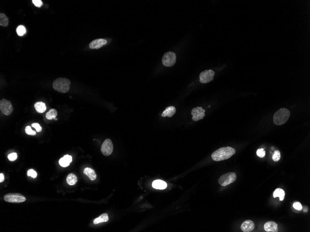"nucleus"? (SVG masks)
Wrapping results in <instances>:
<instances>
[{
    "label": "nucleus",
    "instance_id": "19",
    "mask_svg": "<svg viewBox=\"0 0 310 232\" xmlns=\"http://www.w3.org/2000/svg\"><path fill=\"white\" fill-rule=\"evenodd\" d=\"M108 220H109L108 215L107 214L105 213V214H102L98 218L95 219L93 221V223L94 224H97L98 223L108 222Z\"/></svg>",
    "mask_w": 310,
    "mask_h": 232
},
{
    "label": "nucleus",
    "instance_id": "2",
    "mask_svg": "<svg viewBox=\"0 0 310 232\" xmlns=\"http://www.w3.org/2000/svg\"><path fill=\"white\" fill-rule=\"evenodd\" d=\"M290 112L288 109L281 108L275 113L274 116V123L278 126L282 125L288 120Z\"/></svg>",
    "mask_w": 310,
    "mask_h": 232
},
{
    "label": "nucleus",
    "instance_id": "17",
    "mask_svg": "<svg viewBox=\"0 0 310 232\" xmlns=\"http://www.w3.org/2000/svg\"><path fill=\"white\" fill-rule=\"evenodd\" d=\"M34 107L37 112L39 113H44L47 109L46 104L42 102H37L34 104Z\"/></svg>",
    "mask_w": 310,
    "mask_h": 232
},
{
    "label": "nucleus",
    "instance_id": "22",
    "mask_svg": "<svg viewBox=\"0 0 310 232\" xmlns=\"http://www.w3.org/2000/svg\"><path fill=\"white\" fill-rule=\"evenodd\" d=\"M57 111L54 109H51L46 114V117L48 120L55 119L57 116Z\"/></svg>",
    "mask_w": 310,
    "mask_h": 232
},
{
    "label": "nucleus",
    "instance_id": "18",
    "mask_svg": "<svg viewBox=\"0 0 310 232\" xmlns=\"http://www.w3.org/2000/svg\"><path fill=\"white\" fill-rule=\"evenodd\" d=\"M273 196L274 198L279 197V200L281 201H282L285 198V192L282 189L278 188L274 191Z\"/></svg>",
    "mask_w": 310,
    "mask_h": 232
},
{
    "label": "nucleus",
    "instance_id": "28",
    "mask_svg": "<svg viewBox=\"0 0 310 232\" xmlns=\"http://www.w3.org/2000/svg\"><path fill=\"white\" fill-rule=\"evenodd\" d=\"M256 154L258 156H259L260 158H263L265 155V151L264 150V149H259L257 151Z\"/></svg>",
    "mask_w": 310,
    "mask_h": 232
},
{
    "label": "nucleus",
    "instance_id": "26",
    "mask_svg": "<svg viewBox=\"0 0 310 232\" xmlns=\"http://www.w3.org/2000/svg\"><path fill=\"white\" fill-rule=\"evenodd\" d=\"M25 132L27 134L30 135H36V132L33 130L32 129H31V127L30 126H27L25 128Z\"/></svg>",
    "mask_w": 310,
    "mask_h": 232
},
{
    "label": "nucleus",
    "instance_id": "4",
    "mask_svg": "<svg viewBox=\"0 0 310 232\" xmlns=\"http://www.w3.org/2000/svg\"><path fill=\"white\" fill-rule=\"evenodd\" d=\"M237 179L235 173L231 172L221 176L218 179V183L221 186H226L233 183Z\"/></svg>",
    "mask_w": 310,
    "mask_h": 232
},
{
    "label": "nucleus",
    "instance_id": "1",
    "mask_svg": "<svg viewBox=\"0 0 310 232\" xmlns=\"http://www.w3.org/2000/svg\"><path fill=\"white\" fill-rule=\"evenodd\" d=\"M235 149L233 148L230 146L224 147L215 151L211 155V158L215 161H223L229 159L235 155Z\"/></svg>",
    "mask_w": 310,
    "mask_h": 232
},
{
    "label": "nucleus",
    "instance_id": "20",
    "mask_svg": "<svg viewBox=\"0 0 310 232\" xmlns=\"http://www.w3.org/2000/svg\"><path fill=\"white\" fill-rule=\"evenodd\" d=\"M78 181V179L75 174L70 173L68 175L66 178V182L68 184L70 185H73L75 184Z\"/></svg>",
    "mask_w": 310,
    "mask_h": 232
},
{
    "label": "nucleus",
    "instance_id": "3",
    "mask_svg": "<svg viewBox=\"0 0 310 232\" xmlns=\"http://www.w3.org/2000/svg\"><path fill=\"white\" fill-rule=\"evenodd\" d=\"M71 82L66 78H58L53 82V87L54 90L60 93L67 92L70 89Z\"/></svg>",
    "mask_w": 310,
    "mask_h": 232
},
{
    "label": "nucleus",
    "instance_id": "12",
    "mask_svg": "<svg viewBox=\"0 0 310 232\" xmlns=\"http://www.w3.org/2000/svg\"><path fill=\"white\" fill-rule=\"evenodd\" d=\"M255 227V225L254 222L251 220H247L243 222L242 224L240 229L242 231L244 232H251L254 230Z\"/></svg>",
    "mask_w": 310,
    "mask_h": 232
},
{
    "label": "nucleus",
    "instance_id": "36",
    "mask_svg": "<svg viewBox=\"0 0 310 232\" xmlns=\"http://www.w3.org/2000/svg\"><path fill=\"white\" fill-rule=\"evenodd\" d=\"M55 120L57 121V120L58 119H57V118H55Z\"/></svg>",
    "mask_w": 310,
    "mask_h": 232
},
{
    "label": "nucleus",
    "instance_id": "32",
    "mask_svg": "<svg viewBox=\"0 0 310 232\" xmlns=\"http://www.w3.org/2000/svg\"><path fill=\"white\" fill-rule=\"evenodd\" d=\"M32 126L36 129L37 132H40L42 130V127L38 123H34L32 124Z\"/></svg>",
    "mask_w": 310,
    "mask_h": 232
},
{
    "label": "nucleus",
    "instance_id": "34",
    "mask_svg": "<svg viewBox=\"0 0 310 232\" xmlns=\"http://www.w3.org/2000/svg\"><path fill=\"white\" fill-rule=\"evenodd\" d=\"M4 180V176L2 173L0 174V183H2Z\"/></svg>",
    "mask_w": 310,
    "mask_h": 232
},
{
    "label": "nucleus",
    "instance_id": "6",
    "mask_svg": "<svg viewBox=\"0 0 310 232\" xmlns=\"http://www.w3.org/2000/svg\"><path fill=\"white\" fill-rule=\"evenodd\" d=\"M176 57L175 53L171 52L165 53L162 57V63L164 66L171 67L175 64Z\"/></svg>",
    "mask_w": 310,
    "mask_h": 232
},
{
    "label": "nucleus",
    "instance_id": "25",
    "mask_svg": "<svg viewBox=\"0 0 310 232\" xmlns=\"http://www.w3.org/2000/svg\"><path fill=\"white\" fill-rule=\"evenodd\" d=\"M280 157H281V155H280V152L278 150H276L275 151L272 156V160H274V162H278L280 159Z\"/></svg>",
    "mask_w": 310,
    "mask_h": 232
},
{
    "label": "nucleus",
    "instance_id": "11",
    "mask_svg": "<svg viewBox=\"0 0 310 232\" xmlns=\"http://www.w3.org/2000/svg\"><path fill=\"white\" fill-rule=\"evenodd\" d=\"M107 40L103 39H98L92 41L89 45L92 49H98L107 43Z\"/></svg>",
    "mask_w": 310,
    "mask_h": 232
},
{
    "label": "nucleus",
    "instance_id": "21",
    "mask_svg": "<svg viewBox=\"0 0 310 232\" xmlns=\"http://www.w3.org/2000/svg\"><path fill=\"white\" fill-rule=\"evenodd\" d=\"M8 22H9V21H8V17H7V15L5 14L1 13L0 14V26H3V27H7L8 26Z\"/></svg>",
    "mask_w": 310,
    "mask_h": 232
},
{
    "label": "nucleus",
    "instance_id": "23",
    "mask_svg": "<svg viewBox=\"0 0 310 232\" xmlns=\"http://www.w3.org/2000/svg\"><path fill=\"white\" fill-rule=\"evenodd\" d=\"M16 32L19 36H22L26 33V29L25 26L22 25L19 26L16 29Z\"/></svg>",
    "mask_w": 310,
    "mask_h": 232
},
{
    "label": "nucleus",
    "instance_id": "14",
    "mask_svg": "<svg viewBox=\"0 0 310 232\" xmlns=\"http://www.w3.org/2000/svg\"><path fill=\"white\" fill-rule=\"evenodd\" d=\"M152 187L158 190H164L167 187V183L161 180H156L152 183Z\"/></svg>",
    "mask_w": 310,
    "mask_h": 232
},
{
    "label": "nucleus",
    "instance_id": "35",
    "mask_svg": "<svg viewBox=\"0 0 310 232\" xmlns=\"http://www.w3.org/2000/svg\"><path fill=\"white\" fill-rule=\"evenodd\" d=\"M274 149V148H273V147H272V150H273V149Z\"/></svg>",
    "mask_w": 310,
    "mask_h": 232
},
{
    "label": "nucleus",
    "instance_id": "10",
    "mask_svg": "<svg viewBox=\"0 0 310 232\" xmlns=\"http://www.w3.org/2000/svg\"><path fill=\"white\" fill-rule=\"evenodd\" d=\"M205 110L203 109L202 107H194L191 111V114L193 116V120L197 121L203 119L205 116Z\"/></svg>",
    "mask_w": 310,
    "mask_h": 232
},
{
    "label": "nucleus",
    "instance_id": "15",
    "mask_svg": "<svg viewBox=\"0 0 310 232\" xmlns=\"http://www.w3.org/2000/svg\"><path fill=\"white\" fill-rule=\"evenodd\" d=\"M176 112V109L175 107L173 106L168 107H166L164 111L163 112V113L162 114V116L164 117L166 116L171 117L174 116Z\"/></svg>",
    "mask_w": 310,
    "mask_h": 232
},
{
    "label": "nucleus",
    "instance_id": "27",
    "mask_svg": "<svg viewBox=\"0 0 310 232\" xmlns=\"http://www.w3.org/2000/svg\"><path fill=\"white\" fill-rule=\"evenodd\" d=\"M27 175H28V176L31 177L33 179L36 178L37 176L36 172L35 170H33V169H29L28 170V172H27Z\"/></svg>",
    "mask_w": 310,
    "mask_h": 232
},
{
    "label": "nucleus",
    "instance_id": "16",
    "mask_svg": "<svg viewBox=\"0 0 310 232\" xmlns=\"http://www.w3.org/2000/svg\"><path fill=\"white\" fill-rule=\"evenodd\" d=\"M84 173L91 180H94L96 179L97 175L96 173L92 168L88 167L85 168V169L84 170Z\"/></svg>",
    "mask_w": 310,
    "mask_h": 232
},
{
    "label": "nucleus",
    "instance_id": "9",
    "mask_svg": "<svg viewBox=\"0 0 310 232\" xmlns=\"http://www.w3.org/2000/svg\"><path fill=\"white\" fill-rule=\"evenodd\" d=\"M113 150L114 145L112 144V141L110 139H107L104 141V142H103L101 146V152L104 156H108L112 153Z\"/></svg>",
    "mask_w": 310,
    "mask_h": 232
},
{
    "label": "nucleus",
    "instance_id": "8",
    "mask_svg": "<svg viewBox=\"0 0 310 232\" xmlns=\"http://www.w3.org/2000/svg\"><path fill=\"white\" fill-rule=\"evenodd\" d=\"M215 75V71L212 70H206L201 72L199 75L200 82L202 84H207L212 81Z\"/></svg>",
    "mask_w": 310,
    "mask_h": 232
},
{
    "label": "nucleus",
    "instance_id": "24",
    "mask_svg": "<svg viewBox=\"0 0 310 232\" xmlns=\"http://www.w3.org/2000/svg\"><path fill=\"white\" fill-rule=\"evenodd\" d=\"M59 163H60V166L62 167H66L69 166L70 163L68 159H65L64 157H63V158H61L59 160Z\"/></svg>",
    "mask_w": 310,
    "mask_h": 232
},
{
    "label": "nucleus",
    "instance_id": "29",
    "mask_svg": "<svg viewBox=\"0 0 310 232\" xmlns=\"http://www.w3.org/2000/svg\"><path fill=\"white\" fill-rule=\"evenodd\" d=\"M8 159L11 161H14L16 160L17 158V153L15 152L10 153L8 155Z\"/></svg>",
    "mask_w": 310,
    "mask_h": 232
},
{
    "label": "nucleus",
    "instance_id": "31",
    "mask_svg": "<svg viewBox=\"0 0 310 232\" xmlns=\"http://www.w3.org/2000/svg\"><path fill=\"white\" fill-rule=\"evenodd\" d=\"M293 207L297 211H301L302 209V205L300 202H294L293 204Z\"/></svg>",
    "mask_w": 310,
    "mask_h": 232
},
{
    "label": "nucleus",
    "instance_id": "5",
    "mask_svg": "<svg viewBox=\"0 0 310 232\" xmlns=\"http://www.w3.org/2000/svg\"><path fill=\"white\" fill-rule=\"evenodd\" d=\"M3 198L5 201L11 203H21L26 200V198L23 195L18 193L8 194L4 196Z\"/></svg>",
    "mask_w": 310,
    "mask_h": 232
},
{
    "label": "nucleus",
    "instance_id": "33",
    "mask_svg": "<svg viewBox=\"0 0 310 232\" xmlns=\"http://www.w3.org/2000/svg\"><path fill=\"white\" fill-rule=\"evenodd\" d=\"M64 157L65 159H68V160L70 162V163L72 162V157L71 156L68 155H65Z\"/></svg>",
    "mask_w": 310,
    "mask_h": 232
},
{
    "label": "nucleus",
    "instance_id": "13",
    "mask_svg": "<svg viewBox=\"0 0 310 232\" xmlns=\"http://www.w3.org/2000/svg\"><path fill=\"white\" fill-rule=\"evenodd\" d=\"M265 230L268 232H277L278 231V225L275 222L270 221L265 224Z\"/></svg>",
    "mask_w": 310,
    "mask_h": 232
},
{
    "label": "nucleus",
    "instance_id": "7",
    "mask_svg": "<svg viewBox=\"0 0 310 232\" xmlns=\"http://www.w3.org/2000/svg\"><path fill=\"white\" fill-rule=\"evenodd\" d=\"M0 110L5 115H10L13 111V106L11 102L5 99H2L0 101Z\"/></svg>",
    "mask_w": 310,
    "mask_h": 232
},
{
    "label": "nucleus",
    "instance_id": "30",
    "mask_svg": "<svg viewBox=\"0 0 310 232\" xmlns=\"http://www.w3.org/2000/svg\"><path fill=\"white\" fill-rule=\"evenodd\" d=\"M32 2L36 7L40 8L43 5V2L41 0H33Z\"/></svg>",
    "mask_w": 310,
    "mask_h": 232
}]
</instances>
